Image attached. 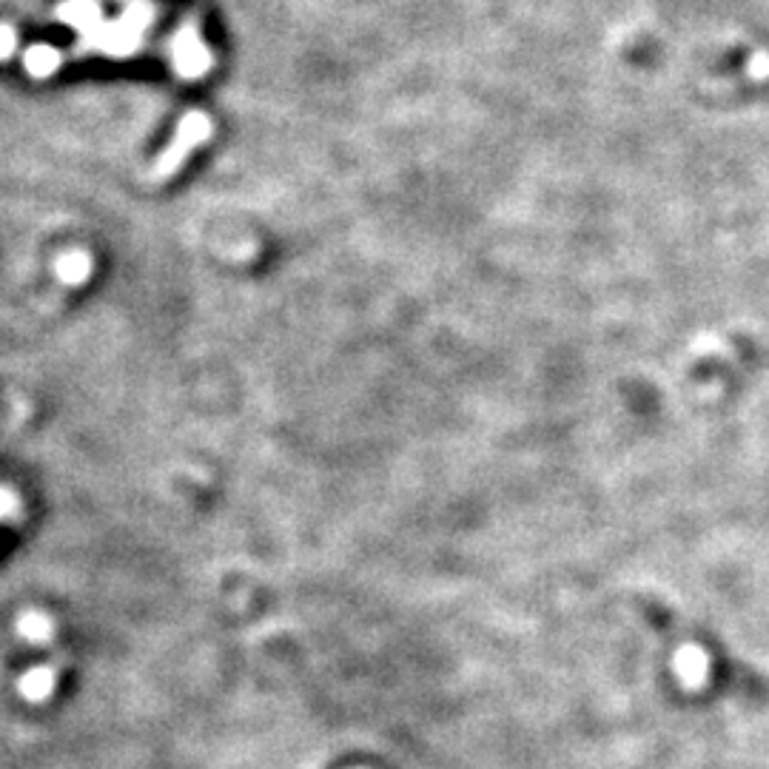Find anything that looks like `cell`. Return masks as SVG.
<instances>
[{"instance_id":"1","label":"cell","mask_w":769,"mask_h":769,"mask_svg":"<svg viewBox=\"0 0 769 769\" xmlns=\"http://www.w3.org/2000/svg\"><path fill=\"white\" fill-rule=\"evenodd\" d=\"M214 132V123H211V117L203 112H188L183 120H180V126H177V132L171 137V143L163 149V154L154 160V166H151V177L154 180H169L174 177L180 166L188 160V154L197 149V146H203L208 137Z\"/></svg>"},{"instance_id":"2","label":"cell","mask_w":769,"mask_h":769,"mask_svg":"<svg viewBox=\"0 0 769 769\" xmlns=\"http://www.w3.org/2000/svg\"><path fill=\"white\" fill-rule=\"evenodd\" d=\"M171 63L174 72L186 80H200L211 69V52L200 38V29L188 20L171 38Z\"/></svg>"},{"instance_id":"3","label":"cell","mask_w":769,"mask_h":769,"mask_svg":"<svg viewBox=\"0 0 769 769\" xmlns=\"http://www.w3.org/2000/svg\"><path fill=\"white\" fill-rule=\"evenodd\" d=\"M140 40L143 35L140 32H134L129 23H123V20H103L100 26H94L92 32H86L83 40H80V46L83 49H94V52H103V55H112V57H126L132 55L140 49Z\"/></svg>"},{"instance_id":"4","label":"cell","mask_w":769,"mask_h":769,"mask_svg":"<svg viewBox=\"0 0 769 769\" xmlns=\"http://www.w3.org/2000/svg\"><path fill=\"white\" fill-rule=\"evenodd\" d=\"M57 18L63 20L66 26L77 29L80 35L92 32L94 26L103 23V12L97 6V0H66L57 6Z\"/></svg>"},{"instance_id":"5","label":"cell","mask_w":769,"mask_h":769,"mask_svg":"<svg viewBox=\"0 0 769 769\" xmlns=\"http://www.w3.org/2000/svg\"><path fill=\"white\" fill-rule=\"evenodd\" d=\"M57 673L55 667H32L29 673H23L18 681L20 693L26 701H49V695L55 693Z\"/></svg>"},{"instance_id":"6","label":"cell","mask_w":769,"mask_h":769,"mask_svg":"<svg viewBox=\"0 0 769 769\" xmlns=\"http://www.w3.org/2000/svg\"><path fill=\"white\" fill-rule=\"evenodd\" d=\"M707 656L698 647H681L676 656V670L687 687H701L707 681Z\"/></svg>"},{"instance_id":"7","label":"cell","mask_w":769,"mask_h":769,"mask_svg":"<svg viewBox=\"0 0 769 769\" xmlns=\"http://www.w3.org/2000/svg\"><path fill=\"white\" fill-rule=\"evenodd\" d=\"M55 271L63 282L80 285V282H86L92 277V257L86 251H69V254L57 257Z\"/></svg>"},{"instance_id":"8","label":"cell","mask_w":769,"mask_h":769,"mask_svg":"<svg viewBox=\"0 0 769 769\" xmlns=\"http://www.w3.org/2000/svg\"><path fill=\"white\" fill-rule=\"evenodd\" d=\"M60 60L63 57L55 46H29L26 55H23V66L32 77H49L52 72H57Z\"/></svg>"},{"instance_id":"9","label":"cell","mask_w":769,"mask_h":769,"mask_svg":"<svg viewBox=\"0 0 769 769\" xmlns=\"http://www.w3.org/2000/svg\"><path fill=\"white\" fill-rule=\"evenodd\" d=\"M18 633L26 641H49L52 638V621L46 619L43 613H23L18 621Z\"/></svg>"},{"instance_id":"10","label":"cell","mask_w":769,"mask_h":769,"mask_svg":"<svg viewBox=\"0 0 769 769\" xmlns=\"http://www.w3.org/2000/svg\"><path fill=\"white\" fill-rule=\"evenodd\" d=\"M123 23H129L134 32H146L151 23H154V6H151L149 0H129L126 3V9H123V15H120Z\"/></svg>"},{"instance_id":"11","label":"cell","mask_w":769,"mask_h":769,"mask_svg":"<svg viewBox=\"0 0 769 769\" xmlns=\"http://www.w3.org/2000/svg\"><path fill=\"white\" fill-rule=\"evenodd\" d=\"M18 49V35L12 26H0V60H9Z\"/></svg>"},{"instance_id":"12","label":"cell","mask_w":769,"mask_h":769,"mask_svg":"<svg viewBox=\"0 0 769 769\" xmlns=\"http://www.w3.org/2000/svg\"><path fill=\"white\" fill-rule=\"evenodd\" d=\"M20 507L18 496L12 493L9 488H0V522L3 519H9V516H15V510Z\"/></svg>"}]
</instances>
